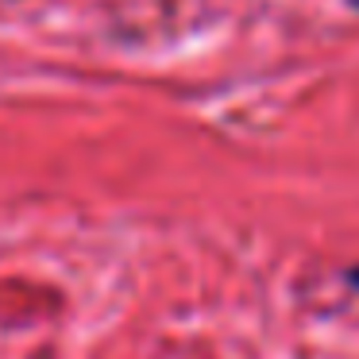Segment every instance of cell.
Listing matches in <instances>:
<instances>
[{
	"label": "cell",
	"mask_w": 359,
	"mask_h": 359,
	"mask_svg": "<svg viewBox=\"0 0 359 359\" xmlns=\"http://www.w3.org/2000/svg\"><path fill=\"white\" fill-rule=\"evenodd\" d=\"M348 282H351V286L359 290V266H355V271H348Z\"/></svg>",
	"instance_id": "obj_1"
},
{
	"label": "cell",
	"mask_w": 359,
	"mask_h": 359,
	"mask_svg": "<svg viewBox=\"0 0 359 359\" xmlns=\"http://www.w3.org/2000/svg\"><path fill=\"white\" fill-rule=\"evenodd\" d=\"M348 4H351V8H359V0H348Z\"/></svg>",
	"instance_id": "obj_2"
}]
</instances>
